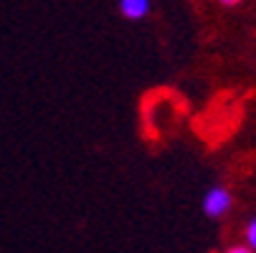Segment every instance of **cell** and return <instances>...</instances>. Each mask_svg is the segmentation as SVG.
<instances>
[{
    "instance_id": "6da1fadb",
    "label": "cell",
    "mask_w": 256,
    "mask_h": 253,
    "mask_svg": "<svg viewBox=\"0 0 256 253\" xmlns=\"http://www.w3.org/2000/svg\"><path fill=\"white\" fill-rule=\"evenodd\" d=\"M231 208V193L226 188H210L203 198V213L210 218H221V215Z\"/></svg>"
},
{
    "instance_id": "7a4b0ae2",
    "label": "cell",
    "mask_w": 256,
    "mask_h": 253,
    "mask_svg": "<svg viewBox=\"0 0 256 253\" xmlns=\"http://www.w3.org/2000/svg\"><path fill=\"white\" fill-rule=\"evenodd\" d=\"M150 3L148 0H122L120 3V13L127 18V20H142L144 15L150 13Z\"/></svg>"
},
{
    "instance_id": "3957f363",
    "label": "cell",
    "mask_w": 256,
    "mask_h": 253,
    "mask_svg": "<svg viewBox=\"0 0 256 253\" xmlns=\"http://www.w3.org/2000/svg\"><path fill=\"white\" fill-rule=\"evenodd\" d=\"M246 243L251 251H256V218H251V223L246 226Z\"/></svg>"
},
{
    "instance_id": "277c9868",
    "label": "cell",
    "mask_w": 256,
    "mask_h": 253,
    "mask_svg": "<svg viewBox=\"0 0 256 253\" xmlns=\"http://www.w3.org/2000/svg\"><path fill=\"white\" fill-rule=\"evenodd\" d=\"M226 253H254L251 248H246V246H234V248H228Z\"/></svg>"
}]
</instances>
